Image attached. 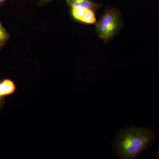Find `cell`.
<instances>
[{
    "label": "cell",
    "mask_w": 159,
    "mask_h": 159,
    "mask_svg": "<svg viewBox=\"0 0 159 159\" xmlns=\"http://www.w3.org/2000/svg\"><path fill=\"white\" fill-rule=\"evenodd\" d=\"M155 139V134L150 128L128 126L122 129L116 134L113 148L119 158L136 159L151 146Z\"/></svg>",
    "instance_id": "1"
},
{
    "label": "cell",
    "mask_w": 159,
    "mask_h": 159,
    "mask_svg": "<svg viewBox=\"0 0 159 159\" xmlns=\"http://www.w3.org/2000/svg\"><path fill=\"white\" fill-rule=\"evenodd\" d=\"M122 22L120 12L116 9H109L96 24L97 34L105 42L109 41L121 29Z\"/></svg>",
    "instance_id": "2"
},
{
    "label": "cell",
    "mask_w": 159,
    "mask_h": 159,
    "mask_svg": "<svg viewBox=\"0 0 159 159\" xmlns=\"http://www.w3.org/2000/svg\"><path fill=\"white\" fill-rule=\"evenodd\" d=\"M70 7H81L86 9L96 11L99 7V4L94 3L91 0H66Z\"/></svg>",
    "instance_id": "3"
},
{
    "label": "cell",
    "mask_w": 159,
    "mask_h": 159,
    "mask_svg": "<svg viewBox=\"0 0 159 159\" xmlns=\"http://www.w3.org/2000/svg\"><path fill=\"white\" fill-rule=\"evenodd\" d=\"M15 85L11 80L6 79L0 83V96L9 95L14 93Z\"/></svg>",
    "instance_id": "4"
},
{
    "label": "cell",
    "mask_w": 159,
    "mask_h": 159,
    "mask_svg": "<svg viewBox=\"0 0 159 159\" xmlns=\"http://www.w3.org/2000/svg\"><path fill=\"white\" fill-rule=\"evenodd\" d=\"M9 38V32L3 27L0 19V51L6 45Z\"/></svg>",
    "instance_id": "5"
},
{
    "label": "cell",
    "mask_w": 159,
    "mask_h": 159,
    "mask_svg": "<svg viewBox=\"0 0 159 159\" xmlns=\"http://www.w3.org/2000/svg\"><path fill=\"white\" fill-rule=\"evenodd\" d=\"M94 11L91 9H86L80 22L88 24H93L96 23L97 20Z\"/></svg>",
    "instance_id": "6"
},
{
    "label": "cell",
    "mask_w": 159,
    "mask_h": 159,
    "mask_svg": "<svg viewBox=\"0 0 159 159\" xmlns=\"http://www.w3.org/2000/svg\"><path fill=\"white\" fill-rule=\"evenodd\" d=\"M86 9L81 7H72L71 14L74 19L81 21Z\"/></svg>",
    "instance_id": "7"
},
{
    "label": "cell",
    "mask_w": 159,
    "mask_h": 159,
    "mask_svg": "<svg viewBox=\"0 0 159 159\" xmlns=\"http://www.w3.org/2000/svg\"><path fill=\"white\" fill-rule=\"evenodd\" d=\"M52 1L53 0H38V5L40 6H44Z\"/></svg>",
    "instance_id": "8"
},
{
    "label": "cell",
    "mask_w": 159,
    "mask_h": 159,
    "mask_svg": "<svg viewBox=\"0 0 159 159\" xmlns=\"http://www.w3.org/2000/svg\"><path fill=\"white\" fill-rule=\"evenodd\" d=\"M6 1V0H0V6H2Z\"/></svg>",
    "instance_id": "9"
},
{
    "label": "cell",
    "mask_w": 159,
    "mask_h": 159,
    "mask_svg": "<svg viewBox=\"0 0 159 159\" xmlns=\"http://www.w3.org/2000/svg\"><path fill=\"white\" fill-rule=\"evenodd\" d=\"M157 159H159V147L157 152Z\"/></svg>",
    "instance_id": "10"
}]
</instances>
